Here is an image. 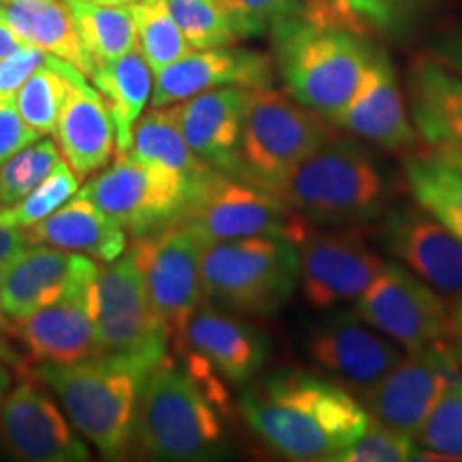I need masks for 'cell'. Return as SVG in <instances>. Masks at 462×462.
I'll return each mask as SVG.
<instances>
[{
	"label": "cell",
	"mask_w": 462,
	"mask_h": 462,
	"mask_svg": "<svg viewBox=\"0 0 462 462\" xmlns=\"http://www.w3.org/2000/svg\"><path fill=\"white\" fill-rule=\"evenodd\" d=\"M274 58L257 50L223 48L190 50L176 62L154 73L150 103L152 107H171L190 97L223 86L242 88H273Z\"/></svg>",
	"instance_id": "cell-18"
},
{
	"label": "cell",
	"mask_w": 462,
	"mask_h": 462,
	"mask_svg": "<svg viewBox=\"0 0 462 462\" xmlns=\"http://www.w3.org/2000/svg\"><path fill=\"white\" fill-rule=\"evenodd\" d=\"M356 313L404 351L449 340L452 310L437 289L401 263H385L356 300Z\"/></svg>",
	"instance_id": "cell-12"
},
{
	"label": "cell",
	"mask_w": 462,
	"mask_h": 462,
	"mask_svg": "<svg viewBox=\"0 0 462 462\" xmlns=\"http://www.w3.org/2000/svg\"><path fill=\"white\" fill-rule=\"evenodd\" d=\"M0 208H3V206H0Z\"/></svg>",
	"instance_id": "cell-49"
},
{
	"label": "cell",
	"mask_w": 462,
	"mask_h": 462,
	"mask_svg": "<svg viewBox=\"0 0 462 462\" xmlns=\"http://www.w3.org/2000/svg\"><path fill=\"white\" fill-rule=\"evenodd\" d=\"M227 385L189 354H167L143 381L135 443L163 460H206L221 454Z\"/></svg>",
	"instance_id": "cell-2"
},
{
	"label": "cell",
	"mask_w": 462,
	"mask_h": 462,
	"mask_svg": "<svg viewBox=\"0 0 462 462\" xmlns=\"http://www.w3.org/2000/svg\"><path fill=\"white\" fill-rule=\"evenodd\" d=\"M5 3H7V0H0V7H3V5H5Z\"/></svg>",
	"instance_id": "cell-48"
},
{
	"label": "cell",
	"mask_w": 462,
	"mask_h": 462,
	"mask_svg": "<svg viewBox=\"0 0 462 462\" xmlns=\"http://www.w3.org/2000/svg\"><path fill=\"white\" fill-rule=\"evenodd\" d=\"M385 178L373 154L338 133L304 159L276 193L315 225L356 227L381 217Z\"/></svg>",
	"instance_id": "cell-5"
},
{
	"label": "cell",
	"mask_w": 462,
	"mask_h": 462,
	"mask_svg": "<svg viewBox=\"0 0 462 462\" xmlns=\"http://www.w3.org/2000/svg\"><path fill=\"white\" fill-rule=\"evenodd\" d=\"M413 126L429 152L462 170V78L432 58L409 71Z\"/></svg>",
	"instance_id": "cell-24"
},
{
	"label": "cell",
	"mask_w": 462,
	"mask_h": 462,
	"mask_svg": "<svg viewBox=\"0 0 462 462\" xmlns=\"http://www.w3.org/2000/svg\"><path fill=\"white\" fill-rule=\"evenodd\" d=\"M246 424L289 460H328L357 441L371 413L343 385L306 371L270 374L240 396Z\"/></svg>",
	"instance_id": "cell-1"
},
{
	"label": "cell",
	"mask_w": 462,
	"mask_h": 462,
	"mask_svg": "<svg viewBox=\"0 0 462 462\" xmlns=\"http://www.w3.org/2000/svg\"><path fill=\"white\" fill-rule=\"evenodd\" d=\"M48 56L50 54H45L43 50L24 43L14 54L3 58L0 60V101L15 99L26 79L43 65Z\"/></svg>",
	"instance_id": "cell-40"
},
{
	"label": "cell",
	"mask_w": 462,
	"mask_h": 462,
	"mask_svg": "<svg viewBox=\"0 0 462 462\" xmlns=\"http://www.w3.org/2000/svg\"><path fill=\"white\" fill-rule=\"evenodd\" d=\"M439 58L448 69H452L454 73H458L462 78V26L454 28L452 32H448L437 45Z\"/></svg>",
	"instance_id": "cell-44"
},
{
	"label": "cell",
	"mask_w": 462,
	"mask_h": 462,
	"mask_svg": "<svg viewBox=\"0 0 462 462\" xmlns=\"http://www.w3.org/2000/svg\"><path fill=\"white\" fill-rule=\"evenodd\" d=\"M15 377H22L20 368H17L15 364L9 360V357H5L3 354H0V407H3L5 398H7L11 388L15 385L14 383Z\"/></svg>",
	"instance_id": "cell-46"
},
{
	"label": "cell",
	"mask_w": 462,
	"mask_h": 462,
	"mask_svg": "<svg viewBox=\"0 0 462 462\" xmlns=\"http://www.w3.org/2000/svg\"><path fill=\"white\" fill-rule=\"evenodd\" d=\"M368 28H394L420 0H345Z\"/></svg>",
	"instance_id": "cell-42"
},
{
	"label": "cell",
	"mask_w": 462,
	"mask_h": 462,
	"mask_svg": "<svg viewBox=\"0 0 462 462\" xmlns=\"http://www.w3.org/2000/svg\"><path fill=\"white\" fill-rule=\"evenodd\" d=\"M32 245L28 229L0 225V263H11Z\"/></svg>",
	"instance_id": "cell-43"
},
{
	"label": "cell",
	"mask_w": 462,
	"mask_h": 462,
	"mask_svg": "<svg viewBox=\"0 0 462 462\" xmlns=\"http://www.w3.org/2000/svg\"><path fill=\"white\" fill-rule=\"evenodd\" d=\"M24 42L20 39V34H17L14 28L7 20H5V15L0 14V60L3 58H7L9 54H14L15 50H20Z\"/></svg>",
	"instance_id": "cell-45"
},
{
	"label": "cell",
	"mask_w": 462,
	"mask_h": 462,
	"mask_svg": "<svg viewBox=\"0 0 462 462\" xmlns=\"http://www.w3.org/2000/svg\"><path fill=\"white\" fill-rule=\"evenodd\" d=\"M152 368L118 356H92L32 368L62 402L69 420L103 456L120 458L135 446L142 385Z\"/></svg>",
	"instance_id": "cell-3"
},
{
	"label": "cell",
	"mask_w": 462,
	"mask_h": 462,
	"mask_svg": "<svg viewBox=\"0 0 462 462\" xmlns=\"http://www.w3.org/2000/svg\"><path fill=\"white\" fill-rule=\"evenodd\" d=\"M37 140H42V135L24 123L15 99L0 101V165Z\"/></svg>",
	"instance_id": "cell-41"
},
{
	"label": "cell",
	"mask_w": 462,
	"mask_h": 462,
	"mask_svg": "<svg viewBox=\"0 0 462 462\" xmlns=\"http://www.w3.org/2000/svg\"><path fill=\"white\" fill-rule=\"evenodd\" d=\"M131 11L137 26V50L146 58L152 73L193 50L173 20L167 0H137L131 5Z\"/></svg>",
	"instance_id": "cell-33"
},
{
	"label": "cell",
	"mask_w": 462,
	"mask_h": 462,
	"mask_svg": "<svg viewBox=\"0 0 462 462\" xmlns=\"http://www.w3.org/2000/svg\"><path fill=\"white\" fill-rule=\"evenodd\" d=\"M0 439L15 458L28 462H84L88 448L75 435L48 388L34 373L17 377V385L0 407Z\"/></svg>",
	"instance_id": "cell-14"
},
{
	"label": "cell",
	"mask_w": 462,
	"mask_h": 462,
	"mask_svg": "<svg viewBox=\"0 0 462 462\" xmlns=\"http://www.w3.org/2000/svg\"><path fill=\"white\" fill-rule=\"evenodd\" d=\"M420 452L415 437L373 420L368 430L334 456L332 462H407Z\"/></svg>",
	"instance_id": "cell-39"
},
{
	"label": "cell",
	"mask_w": 462,
	"mask_h": 462,
	"mask_svg": "<svg viewBox=\"0 0 462 462\" xmlns=\"http://www.w3.org/2000/svg\"><path fill=\"white\" fill-rule=\"evenodd\" d=\"M415 441L446 460H462V377L437 402Z\"/></svg>",
	"instance_id": "cell-38"
},
{
	"label": "cell",
	"mask_w": 462,
	"mask_h": 462,
	"mask_svg": "<svg viewBox=\"0 0 462 462\" xmlns=\"http://www.w3.org/2000/svg\"><path fill=\"white\" fill-rule=\"evenodd\" d=\"M60 154L78 173L88 178L109 165L116 150V126L101 92L79 73L56 125Z\"/></svg>",
	"instance_id": "cell-25"
},
{
	"label": "cell",
	"mask_w": 462,
	"mask_h": 462,
	"mask_svg": "<svg viewBox=\"0 0 462 462\" xmlns=\"http://www.w3.org/2000/svg\"><path fill=\"white\" fill-rule=\"evenodd\" d=\"M332 125L390 152H411L418 131L409 120L396 71L383 50L374 48L360 88L343 112L334 116Z\"/></svg>",
	"instance_id": "cell-22"
},
{
	"label": "cell",
	"mask_w": 462,
	"mask_h": 462,
	"mask_svg": "<svg viewBox=\"0 0 462 462\" xmlns=\"http://www.w3.org/2000/svg\"><path fill=\"white\" fill-rule=\"evenodd\" d=\"M32 245L82 253L109 263L125 255L126 231L86 195H75L42 223L28 227Z\"/></svg>",
	"instance_id": "cell-26"
},
{
	"label": "cell",
	"mask_w": 462,
	"mask_h": 462,
	"mask_svg": "<svg viewBox=\"0 0 462 462\" xmlns=\"http://www.w3.org/2000/svg\"><path fill=\"white\" fill-rule=\"evenodd\" d=\"M78 173L71 170L67 161H60L56 170L39 187H34L24 199L0 210V225L22 229L32 227L48 218L51 212H56L62 204H67L78 193Z\"/></svg>",
	"instance_id": "cell-35"
},
{
	"label": "cell",
	"mask_w": 462,
	"mask_h": 462,
	"mask_svg": "<svg viewBox=\"0 0 462 462\" xmlns=\"http://www.w3.org/2000/svg\"><path fill=\"white\" fill-rule=\"evenodd\" d=\"M88 3L95 5H109V7H131L137 0H88Z\"/></svg>",
	"instance_id": "cell-47"
},
{
	"label": "cell",
	"mask_w": 462,
	"mask_h": 462,
	"mask_svg": "<svg viewBox=\"0 0 462 462\" xmlns=\"http://www.w3.org/2000/svg\"><path fill=\"white\" fill-rule=\"evenodd\" d=\"M337 135L330 120L273 88L251 90L240 146V180L279 193L291 171Z\"/></svg>",
	"instance_id": "cell-7"
},
{
	"label": "cell",
	"mask_w": 462,
	"mask_h": 462,
	"mask_svg": "<svg viewBox=\"0 0 462 462\" xmlns=\"http://www.w3.org/2000/svg\"><path fill=\"white\" fill-rule=\"evenodd\" d=\"M0 14L24 43L71 62L86 78L97 69V62L75 31L65 0H7L0 7Z\"/></svg>",
	"instance_id": "cell-27"
},
{
	"label": "cell",
	"mask_w": 462,
	"mask_h": 462,
	"mask_svg": "<svg viewBox=\"0 0 462 462\" xmlns=\"http://www.w3.org/2000/svg\"><path fill=\"white\" fill-rule=\"evenodd\" d=\"M462 377V360L449 340L409 351L379 383L362 394L373 420L415 437L437 402Z\"/></svg>",
	"instance_id": "cell-13"
},
{
	"label": "cell",
	"mask_w": 462,
	"mask_h": 462,
	"mask_svg": "<svg viewBox=\"0 0 462 462\" xmlns=\"http://www.w3.org/2000/svg\"><path fill=\"white\" fill-rule=\"evenodd\" d=\"M75 31L97 65L137 50V26L131 7H109L88 0H65Z\"/></svg>",
	"instance_id": "cell-31"
},
{
	"label": "cell",
	"mask_w": 462,
	"mask_h": 462,
	"mask_svg": "<svg viewBox=\"0 0 462 462\" xmlns=\"http://www.w3.org/2000/svg\"><path fill=\"white\" fill-rule=\"evenodd\" d=\"M60 161V148L51 140H37L9 157L0 165V206L9 208L24 199L56 170Z\"/></svg>",
	"instance_id": "cell-34"
},
{
	"label": "cell",
	"mask_w": 462,
	"mask_h": 462,
	"mask_svg": "<svg viewBox=\"0 0 462 462\" xmlns=\"http://www.w3.org/2000/svg\"><path fill=\"white\" fill-rule=\"evenodd\" d=\"M238 39L270 34L291 20H306L310 0H218Z\"/></svg>",
	"instance_id": "cell-37"
},
{
	"label": "cell",
	"mask_w": 462,
	"mask_h": 462,
	"mask_svg": "<svg viewBox=\"0 0 462 462\" xmlns=\"http://www.w3.org/2000/svg\"><path fill=\"white\" fill-rule=\"evenodd\" d=\"M97 276L99 265L88 255L31 245L5 268L0 306L11 323L20 321L75 289L90 285Z\"/></svg>",
	"instance_id": "cell-19"
},
{
	"label": "cell",
	"mask_w": 462,
	"mask_h": 462,
	"mask_svg": "<svg viewBox=\"0 0 462 462\" xmlns=\"http://www.w3.org/2000/svg\"><path fill=\"white\" fill-rule=\"evenodd\" d=\"M79 73L82 71L71 62L48 56L15 95V106L24 123L42 137L56 131L58 118Z\"/></svg>",
	"instance_id": "cell-32"
},
{
	"label": "cell",
	"mask_w": 462,
	"mask_h": 462,
	"mask_svg": "<svg viewBox=\"0 0 462 462\" xmlns=\"http://www.w3.org/2000/svg\"><path fill=\"white\" fill-rule=\"evenodd\" d=\"M90 79L112 114L116 154L129 152L137 120L152 97V69L140 50H133L116 60L97 65Z\"/></svg>",
	"instance_id": "cell-28"
},
{
	"label": "cell",
	"mask_w": 462,
	"mask_h": 462,
	"mask_svg": "<svg viewBox=\"0 0 462 462\" xmlns=\"http://www.w3.org/2000/svg\"><path fill=\"white\" fill-rule=\"evenodd\" d=\"M306 351L321 371L364 394L402 360L401 345L374 330L356 310H334L315 323Z\"/></svg>",
	"instance_id": "cell-16"
},
{
	"label": "cell",
	"mask_w": 462,
	"mask_h": 462,
	"mask_svg": "<svg viewBox=\"0 0 462 462\" xmlns=\"http://www.w3.org/2000/svg\"><path fill=\"white\" fill-rule=\"evenodd\" d=\"M170 345L173 354L195 356L231 385L248 383L270 356V340L257 326L210 302L195 310Z\"/></svg>",
	"instance_id": "cell-17"
},
{
	"label": "cell",
	"mask_w": 462,
	"mask_h": 462,
	"mask_svg": "<svg viewBox=\"0 0 462 462\" xmlns=\"http://www.w3.org/2000/svg\"><path fill=\"white\" fill-rule=\"evenodd\" d=\"M97 281L67 293L37 313L14 321L11 337L31 366L69 364L97 356Z\"/></svg>",
	"instance_id": "cell-20"
},
{
	"label": "cell",
	"mask_w": 462,
	"mask_h": 462,
	"mask_svg": "<svg viewBox=\"0 0 462 462\" xmlns=\"http://www.w3.org/2000/svg\"><path fill=\"white\" fill-rule=\"evenodd\" d=\"M129 152L143 165L176 173L198 190L204 189L206 182L217 173L215 167L208 165L190 150L173 118L171 107H152L142 114L133 131Z\"/></svg>",
	"instance_id": "cell-29"
},
{
	"label": "cell",
	"mask_w": 462,
	"mask_h": 462,
	"mask_svg": "<svg viewBox=\"0 0 462 462\" xmlns=\"http://www.w3.org/2000/svg\"><path fill=\"white\" fill-rule=\"evenodd\" d=\"M82 195L140 240L180 223L199 190L176 173L123 152L86 184Z\"/></svg>",
	"instance_id": "cell-8"
},
{
	"label": "cell",
	"mask_w": 462,
	"mask_h": 462,
	"mask_svg": "<svg viewBox=\"0 0 462 462\" xmlns=\"http://www.w3.org/2000/svg\"><path fill=\"white\" fill-rule=\"evenodd\" d=\"M97 356H118L154 368L170 354V337L154 315L143 274L131 253L97 276Z\"/></svg>",
	"instance_id": "cell-10"
},
{
	"label": "cell",
	"mask_w": 462,
	"mask_h": 462,
	"mask_svg": "<svg viewBox=\"0 0 462 462\" xmlns=\"http://www.w3.org/2000/svg\"><path fill=\"white\" fill-rule=\"evenodd\" d=\"M251 88L223 86L173 106V118L184 140L201 161L217 171L238 178Z\"/></svg>",
	"instance_id": "cell-23"
},
{
	"label": "cell",
	"mask_w": 462,
	"mask_h": 462,
	"mask_svg": "<svg viewBox=\"0 0 462 462\" xmlns=\"http://www.w3.org/2000/svg\"><path fill=\"white\" fill-rule=\"evenodd\" d=\"M182 221L193 225L206 245L268 236L300 246L310 234L309 218L274 193L223 171L206 182Z\"/></svg>",
	"instance_id": "cell-9"
},
{
	"label": "cell",
	"mask_w": 462,
	"mask_h": 462,
	"mask_svg": "<svg viewBox=\"0 0 462 462\" xmlns=\"http://www.w3.org/2000/svg\"><path fill=\"white\" fill-rule=\"evenodd\" d=\"M167 5L193 50L223 48L240 42L218 0H167Z\"/></svg>",
	"instance_id": "cell-36"
},
{
	"label": "cell",
	"mask_w": 462,
	"mask_h": 462,
	"mask_svg": "<svg viewBox=\"0 0 462 462\" xmlns=\"http://www.w3.org/2000/svg\"><path fill=\"white\" fill-rule=\"evenodd\" d=\"M383 245L441 296L462 298V240L418 206L388 212Z\"/></svg>",
	"instance_id": "cell-21"
},
{
	"label": "cell",
	"mask_w": 462,
	"mask_h": 462,
	"mask_svg": "<svg viewBox=\"0 0 462 462\" xmlns=\"http://www.w3.org/2000/svg\"><path fill=\"white\" fill-rule=\"evenodd\" d=\"M298 251L304 298L321 310L354 302L388 263L354 231H310Z\"/></svg>",
	"instance_id": "cell-15"
},
{
	"label": "cell",
	"mask_w": 462,
	"mask_h": 462,
	"mask_svg": "<svg viewBox=\"0 0 462 462\" xmlns=\"http://www.w3.org/2000/svg\"><path fill=\"white\" fill-rule=\"evenodd\" d=\"M404 180L415 204L462 240V170L432 152L404 154Z\"/></svg>",
	"instance_id": "cell-30"
},
{
	"label": "cell",
	"mask_w": 462,
	"mask_h": 462,
	"mask_svg": "<svg viewBox=\"0 0 462 462\" xmlns=\"http://www.w3.org/2000/svg\"><path fill=\"white\" fill-rule=\"evenodd\" d=\"M206 302L238 315H276L300 282L298 245L282 238L212 242L201 257Z\"/></svg>",
	"instance_id": "cell-6"
},
{
	"label": "cell",
	"mask_w": 462,
	"mask_h": 462,
	"mask_svg": "<svg viewBox=\"0 0 462 462\" xmlns=\"http://www.w3.org/2000/svg\"><path fill=\"white\" fill-rule=\"evenodd\" d=\"M206 246L199 231L187 221L148 238L133 240L129 253L140 265L148 300L154 315L163 323L170 343L206 302L201 281V257Z\"/></svg>",
	"instance_id": "cell-11"
},
{
	"label": "cell",
	"mask_w": 462,
	"mask_h": 462,
	"mask_svg": "<svg viewBox=\"0 0 462 462\" xmlns=\"http://www.w3.org/2000/svg\"><path fill=\"white\" fill-rule=\"evenodd\" d=\"M270 37L287 95L332 123L360 88L374 45L364 32L302 17L274 28Z\"/></svg>",
	"instance_id": "cell-4"
}]
</instances>
